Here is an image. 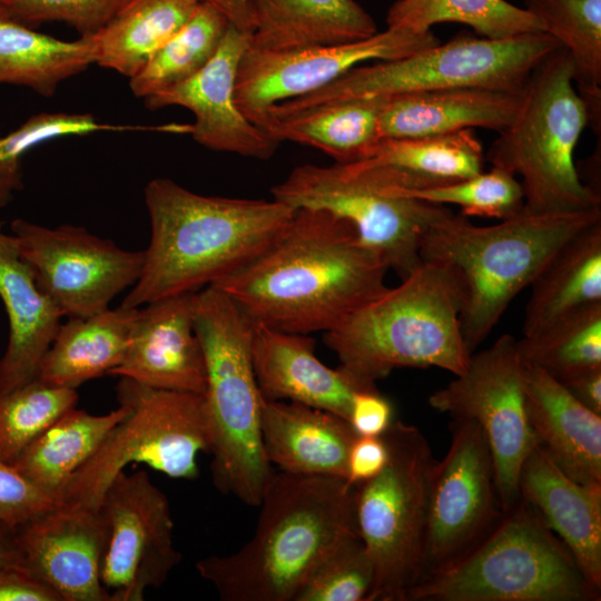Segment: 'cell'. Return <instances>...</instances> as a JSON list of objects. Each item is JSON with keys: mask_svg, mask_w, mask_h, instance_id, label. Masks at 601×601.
Returning a JSON list of instances; mask_svg holds the SVG:
<instances>
[{"mask_svg": "<svg viewBox=\"0 0 601 601\" xmlns=\"http://www.w3.org/2000/svg\"><path fill=\"white\" fill-rule=\"evenodd\" d=\"M599 220L601 207L556 213L523 209L499 224L476 226L450 210L428 226L421 258L455 275L462 293L461 332L470 354L554 252Z\"/></svg>", "mask_w": 601, "mask_h": 601, "instance_id": "277c9868", "label": "cell"}, {"mask_svg": "<svg viewBox=\"0 0 601 601\" xmlns=\"http://www.w3.org/2000/svg\"><path fill=\"white\" fill-rule=\"evenodd\" d=\"M522 372L518 339L503 334L490 347L472 353L466 368L428 397L434 410L473 420L482 428L503 513L520 499L521 467L536 443L526 416Z\"/></svg>", "mask_w": 601, "mask_h": 601, "instance_id": "4fadbf2b", "label": "cell"}, {"mask_svg": "<svg viewBox=\"0 0 601 601\" xmlns=\"http://www.w3.org/2000/svg\"><path fill=\"white\" fill-rule=\"evenodd\" d=\"M195 0H126L93 35L95 63L131 78L193 16Z\"/></svg>", "mask_w": 601, "mask_h": 601, "instance_id": "836d02e7", "label": "cell"}, {"mask_svg": "<svg viewBox=\"0 0 601 601\" xmlns=\"http://www.w3.org/2000/svg\"><path fill=\"white\" fill-rule=\"evenodd\" d=\"M530 286L523 336L573 311L601 303V220L562 244Z\"/></svg>", "mask_w": 601, "mask_h": 601, "instance_id": "f1b7e54d", "label": "cell"}, {"mask_svg": "<svg viewBox=\"0 0 601 601\" xmlns=\"http://www.w3.org/2000/svg\"><path fill=\"white\" fill-rule=\"evenodd\" d=\"M440 43L432 32L387 27L370 38L293 50L249 47L237 69L235 99L242 112L264 129L272 107L304 97L372 60L400 59Z\"/></svg>", "mask_w": 601, "mask_h": 601, "instance_id": "2e32d148", "label": "cell"}, {"mask_svg": "<svg viewBox=\"0 0 601 601\" xmlns=\"http://www.w3.org/2000/svg\"><path fill=\"white\" fill-rule=\"evenodd\" d=\"M451 432L450 447L432 471L422 579L467 552L503 513L482 428L454 418Z\"/></svg>", "mask_w": 601, "mask_h": 601, "instance_id": "e0dca14e", "label": "cell"}, {"mask_svg": "<svg viewBox=\"0 0 601 601\" xmlns=\"http://www.w3.org/2000/svg\"><path fill=\"white\" fill-rule=\"evenodd\" d=\"M128 127L99 122L90 114L40 112L0 137V207L22 187L21 159L31 148L60 137L83 136Z\"/></svg>", "mask_w": 601, "mask_h": 601, "instance_id": "60d3db41", "label": "cell"}, {"mask_svg": "<svg viewBox=\"0 0 601 601\" xmlns=\"http://www.w3.org/2000/svg\"><path fill=\"white\" fill-rule=\"evenodd\" d=\"M599 599L564 543L520 496L487 533L425 575L407 601H590Z\"/></svg>", "mask_w": 601, "mask_h": 601, "instance_id": "ba28073f", "label": "cell"}, {"mask_svg": "<svg viewBox=\"0 0 601 601\" xmlns=\"http://www.w3.org/2000/svg\"><path fill=\"white\" fill-rule=\"evenodd\" d=\"M402 188L363 159L297 166L272 188V195L295 209H322L347 220L361 242L402 280L423 264L421 243L428 226L450 211L444 205L407 196Z\"/></svg>", "mask_w": 601, "mask_h": 601, "instance_id": "8fae6325", "label": "cell"}, {"mask_svg": "<svg viewBox=\"0 0 601 601\" xmlns=\"http://www.w3.org/2000/svg\"><path fill=\"white\" fill-rule=\"evenodd\" d=\"M381 436L386 465L355 491L357 530L375 575L368 601H407L423 575L435 460L415 425L395 421Z\"/></svg>", "mask_w": 601, "mask_h": 601, "instance_id": "30bf717a", "label": "cell"}, {"mask_svg": "<svg viewBox=\"0 0 601 601\" xmlns=\"http://www.w3.org/2000/svg\"><path fill=\"white\" fill-rule=\"evenodd\" d=\"M544 32L568 51L573 83L583 98L590 124L600 128L601 0H524Z\"/></svg>", "mask_w": 601, "mask_h": 601, "instance_id": "e575fe53", "label": "cell"}, {"mask_svg": "<svg viewBox=\"0 0 601 601\" xmlns=\"http://www.w3.org/2000/svg\"><path fill=\"white\" fill-rule=\"evenodd\" d=\"M528 421L536 443L572 480L601 484V415L544 370L523 363Z\"/></svg>", "mask_w": 601, "mask_h": 601, "instance_id": "603a6c76", "label": "cell"}, {"mask_svg": "<svg viewBox=\"0 0 601 601\" xmlns=\"http://www.w3.org/2000/svg\"><path fill=\"white\" fill-rule=\"evenodd\" d=\"M0 601H61L45 582L22 565L0 569Z\"/></svg>", "mask_w": 601, "mask_h": 601, "instance_id": "7dc6e473", "label": "cell"}, {"mask_svg": "<svg viewBox=\"0 0 601 601\" xmlns=\"http://www.w3.org/2000/svg\"><path fill=\"white\" fill-rule=\"evenodd\" d=\"M0 298L9 322V339L0 358V393L36 378L39 364L63 317L39 288L20 257L11 234L0 223Z\"/></svg>", "mask_w": 601, "mask_h": 601, "instance_id": "484cf974", "label": "cell"}, {"mask_svg": "<svg viewBox=\"0 0 601 601\" xmlns=\"http://www.w3.org/2000/svg\"><path fill=\"white\" fill-rule=\"evenodd\" d=\"M77 401L76 390L37 378L0 393V461L10 463Z\"/></svg>", "mask_w": 601, "mask_h": 601, "instance_id": "f35d334b", "label": "cell"}, {"mask_svg": "<svg viewBox=\"0 0 601 601\" xmlns=\"http://www.w3.org/2000/svg\"><path fill=\"white\" fill-rule=\"evenodd\" d=\"M382 97H364L318 105L274 118L265 128L277 141L311 146L335 162L365 159L380 137Z\"/></svg>", "mask_w": 601, "mask_h": 601, "instance_id": "1f68e13d", "label": "cell"}, {"mask_svg": "<svg viewBox=\"0 0 601 601\" xmlns=\"http://www.w3.org/2000/svg\"><path fill=\"white\" fill-rule=\"evenodd\" d=\"M22 565L16 529L0 522V569Z\"/></svg>", "mask_w": 601, "mask_h": 601, "instance_id": "f907efd6", "label": "cell"}, {"mask_svg": "<svg viewBox=\"0 0 601 601\" xmlns=\"http://www.w3.org/2000/svg\"><path fill=\"white\" fill-rule=\"evenodd\" d=\"M519 490L568 548L588 582L600 590L601 484L572 480L535 443L522 464Z\"/></svg>", "mask_w": 601, "mask_h": 601, "instance_id": "7402d4cb", "label": "cell"}, {"mask_svg": "<svg viewBox=\"0 0 601 601\" xmlns=\"http://www.w3.org/2000/svg\"><path fill=\"white\" fill-rule=\"evenodd\" d=\"M59 503L11 464L0 461V522L17 530Z\"/></svg>", "mask_w": 601, "mask_h": 601, "instance_id": "ee69618b", "label": "cell"}, {"mask_svg": "<svg viewBox=\"0 0 601 601\" xmlns=\"http://www.w3.org/2000/svg\"><path fill=\"white\" fill-rule=\"evenodd\" d=\"M315 339L254 324L252 361L264 401H288L349 418L353 395L372 390L339 366L331 368L315 353Z\"/></svg>", "mask_w": 601, "mask_h": 601, "instance_id": "44dd1931", "label": "cell"}, {"mask_svg": "<svg viewBox=\"0 0 601 601\" xmlns=\"http://www.w3.org/2000/svg\"><path fill=\"white\" fill-rule=\"evenodd\" d=\"M562 47L546 32L504 39L460 36L410 56L359 65L332 83L270 108V119L318 105L452 88L522 91L533 69Z\"/></svg>", "mask_w": 601, "mask_h": 601, "instance_id": "9c48e42d", "label": "cell"}, {"mask_svg": "<svg viewBox=\"0 0 601 601\" xmlns=\"http://www.w3.org/2000/svg\"><path fill=\"white\" fill-rule=\"evenodd\" d=\"M193 311L206 365L203 396L213 483L257 508L275 472L262 443L264 400L252 361L254 323L214 285L194 294Z\"/></svg>", "mask_w": 601, "mask_h": 601, "instance_id": "5b68a950", "label": "cell"}, {"mask_svg": "<svg viewBox=\"0 0 601 601\" xmlns=\"http://www.w3.org/2000/svg\"><path fill=\"white\" fill-rule=\"evenodd\" d=\"M105 528L100 580L109 601H141L180 562L167 496L139 470L121 471L98 506Z\"/></svg>", "mask_w": 601, "mask_h": 601, "instance_id": "9a60e30c", "label": "cell"}, {"mask_svg": "<svg viewBox=\"0 0 601 601\" xmlns=\"http://www.w3.org/2000/svg\"><path fill=\"white\" fill-rule=\"evenodd\" d=\"M229 26L219 10L198 3L190 19L129 78L132 93L145 99L194 76L215 55Z\"/></svg>", "mask_w": 601, "mask_h": 601, "instance_id": "d590c367", "label": "cell"}, {"mask_svg": "<svg viewBox=\"0 0 601 601\" xmlns=\"http://www.w3.org/2000/svg\"><path fill=\"white\" fill-rule=\"evenodd\" d=\"M356 436L348 421L328 411L288 401L263 402V450L279 471L346 480Z\"/></svg>", "mask_w": 601, "mask_h": 601, "instance_id": "d4e9b609", "label": "cell"}, {"mask_svg": "<svg viewBox=\"0 0 601 601\" xmlns=\"http://www.w3.org/2000/svg\"><path fill=\"white\" fill-rule=\"evenodd\" d=\"M128 412L129 407L122 403H119L116 410L102 415L71 407L30 442L9 464L58 501L70 477L93 455Z\"/></svg>", "mask_w": 601, "mask_h": 601, "instance_id": "f546056e", "label": "cell"}, {"mask_svg": "<svg viewBox=\"0 0 601 601\" xmlns=\"http://www.w3.org/2000/svg\"><path fill=\"white\" fill-rule=\"evenodd\" d=\"M590 117L573 83V66L560 47L531 72L511 124L486 158L521 177L524 210L556 213L601 207L599 191L584 184L574 149Z\"/></svg>", "mask_w": 601, "mask_h": 601, "instance_id": "52a82bcc", "label": "cell"}, {"mask_svg": "<svg viewBox=\"0 0 601 601\" xmlns=\"http://www.w3.org/2000/svg\"><path fill=\"white\" fill-rule=\"evenodd\" d=\"M151 235L121 306L196 293L237 272L278 236L295 208L277 199L204 196L168 178L145 187Z\"/></svg>", "mask_w": 601, "mask_h": 601, "instance_id": "7a4b0ae2", "label": "cell"}, {"mask_svg": "<svg viewBox=\"0 0 601 601\" xmlns=\"http://www.w3.org/2000/svg\"><path fill=\"white\" fill-rule=\"evenodd\" d=\"M522 91L466 87L381 96L380 137L441 136L476 127L501 132L513 120Z\"/></svg>", "mask_w": 601, "mask_h": 601, "instance_id": "cb8c5ba5", "label": "cell"}, {"mask_svg": "<svg viewBox=\"0 0 601 601\" xmlns=\"http://www.w3.org/2000/svg\"><path fill=\"white\" fill-rule=\"evenodd\" d=\"M96 60L93 36L61 40L19 22L0 10V83L52 96L63 80Z\"/></svg>", "mask_w": 601, "mask_h": 601, "instance_id": "d6a6232c", "label": "cell"}, {"mask_svg": "<svg viewBox=\"0 0 601 601\" xmlns=\"http://www.w3.org/2000/svg\"><path fill=\"white\" fill-rule=\"evenodd\" d=\"M126 0H0L8 17L36 28L60 21L73 27L80 37L97 33Z\"/></svg>", "mask_w": 601, "mask_h": 601, "instance_id": "7bdbcfd3", "label": "cell"}, {"mask_svg": "<svg viewBox=\"0 0 601 601\" xmlns=\"http://www.w3.org/2000/svg\"><path fill=\"white\" fill-rule=\"evenodd\" d=\"M16 532L22 566L61 601H109L100 580L105 528L98 510L59 503Z\"/></svg>", "mask_w": 601, "mask_h": 601, "instance_id": "d6986e66", "label": "cell"}, {"mask_svg": "<svg viewBox=\"0 0 601 601\" xmlns=\"http://www.w3.org/2000/svg\"><path fill=\"white\" fill-rule=\"evenodd\" d=\"M219 10L236 29L253 33L254 17L249 0H195Z\"/></svg>", "mask_w": 601, "mask_h": 601, "instance_id": "681fc988", "label": "cell"}, {"mask_svg": "<svg viewBox=\"0 0 601 601\" xmlns=\"http://www.w3.org/2000/svg\"><path fill=\"white\" fill-rule=\"evenodd\" d=\"M194 294L139 307L124 358L109 374L151 388L204 394L206 365L194 326Z\"/></svg>", "mask_w": 601, "mask_h": 601, "instance_id": "ffe728a7", "label": "cell"}, {"mask_svg": "<svg viewBox=\"0 0 601 601\" xmlns=\"http://www.w3.org/2000/svg\"><path fill=\"white\" fill-rule=\"evenodd\" d=\"M250 46L293 50L359 41L375 35L376 22L356 0H249Z\"/></svg>", "mask_w": 601, "mask_h": 601, "instance_id": "4316f807", "label": "cell"}, {"mask_svg": "<svg viewBox=\"0 0 601 601\" xmlns=\"http://www.w3.org/2000/svg\"><path fill=\"white\" fill-rule=\"evenodd\" d=\"M403 193L424 201L461 208V215L497 218L513 217L524 209V195L520 180L510 171L492 166L466 179L444 186Z\"/></svg>", "mask_w": 601, "mask_h": 601, "instance_id": "ab89813d", "label": "cell"}, {"mask_svg": "<svg viewBox=\"0 0 601 601\" xmlns=\"http://www.w3.org/2000/svg\"><path fill=\"white\" fill-rule=\"evenodd\" d=\"M365 160L403 188L418 190L482 173L484 154L474 130L464 129L441 136L383 138Z\"/></svg>", "mask_w": 601, "mask_h": 601, "instance_id": "4dcf8cb0", "label": "cell"}, {"mask_svg": "<svg viewBox=\"0 0 601 601\" xmlns=\"http://www.w3.org/2000/svg\"><path fill=\"white\" fill-rule=\"evenodd\" d=\"M11 236L39 288L68 318L109 308L135 285L144 265V250L122 249L79 226L51 228L17 218Z\"/></svg>", "mask_w": 601, "mask_h": 601, "instance_id": "5bb4252c", "label": "cell"}, {"mask_svg": "<svg viewBox=\"0 0 601 601\" xmlns=\"http://www.w3.org/2000/svg\"><path fill=\"white\" fill-rule=\"evenodd\" d=\"M355 491L344 479L275 472L253 536L234 553L198 560V574L224 601H294L314 568L358 534Z\"/></svg>", "mask_w": 601, "mask_h": 601, "instance_id": "3957f363", "label": "cell"}, {"mask_svg": "<svg viewBox=\"0 0 601 601\" xmlns=\"http://www.w3.org/2000/svg\"><path fill=\"white\" fill-rule=\"evenodd\" d=\"M523 363L563 382L601 367V303L569 313L545 328L518 339Z\"/></svg>", "mask_w": 601, "mask_h": 601, "instance_id": "74e56055", "label": "cell"}, {"mask_svg": "<svg viewBox=\"0 0 601 601\" xmlns=\"http://www.w3.org/2000/svg\"><path fill=\"white\" fill-rule=\"evenodd\" d=\"M444 22L466 24L489 39L544 32L534 14L506 0H396L386 14L387 27L414 32Z\"/></svg>", "mask_w": 601, "mask_h": 601, "instance_id": "8d00e7d4", "label": "cell"}, {"mask_svg": "<svg viewBox=\"0 0 601 601\" xmlns=\"http://www.w3.org/2000/svg\"><path fill=\"white\" fill-rule=\"evenodd\" d=\"M393 407L377 388L354 393L348 422L359 436H381L393 422Z\"/></svg>", "mask_w": 601, "mask_h": 601, "instance_id": "f6af8a7d", "label": "cell"}, {"mask_svg": "<svg viewBox=\"0 0 601 601\" xmlns=\"http://www.w3.org/2000/svg\"><path fill=\"white\" fill-rule=\"evenodd\" d=\"M250 33L227 29L211 59L190 78L145 98L149 109L180 106L195 117L185 127L200 145L248 158H270L280 144L250 121L235 99L239 61L250 45Z\"/></svg>", "mask_w": 601, "mask_h": 601, "instance_id": "ac0fdd59", "label": "cell"}, {"mask_svg": "<svg viewBox=\"0 0 601 601\" xmlns=\"http://www.w3.org/2000/svg\"><path fill=\"white\" fill-rule=\"evenodd\" d=\"M116 392L129 412L70 477L60 503L98 510L111 481L131 463L173 479L198 476L197 456L208 453L203 394L151 388L126 377Z\"/></svg>", "mask_w": 601, "mask_h": 601, "instance_id": "7c38bea8", "label": "cell"}, {"mask_svg": "<svg viewBox=\"0 0 601 601\" xmlns=\"http://www.w3.org/2000/svg\"><path fill=\"white\" fill-rule=\"evenodd\" d=\"M462 293L446 267L423 263L324 334L339 367L366 386L402 367H439L454 375L467 366L460 324Z\"/></svg>", "mask_w": 601, "mask_h": 601, "instance_id": "8992f818", "label": "cell"}, {"mask_svg": "<svg viewBox=\"0 0 601 601\" xmlns=\"http://www.w3.org/2000/svg\"><path fill=\"white\" fill-rule=\"evenodd\" d=\"M561 383L577 401L601 415V367L583 372Z\"/></svg>", "mask_w": 601, "mask_h": 601, "instance_id": "c3c4849f", "label": "cell"}, {"mask_svg": "<svg viewBox=\"0 0 601 601\" xmlns=\"http://www.w3.org/2000/svg\"><path fill=\"white\" fill-rule=\"evenodd\" d=\"M387 272L351 223L297 208L260 255L214 286L256 325L325 334L384 293Z\"/></svg>", "mask_w": 601, "mask_h": 601, "instance_id": "6da1fadb", "label": "cell"}, {"mask_svg": "<svg viewBox=\"0 0 601 601\" xmlns=\"http://www.w3.org/2000/svg\"><path fill=\"white\" fill-rule=\"evenodd\" d=\"M374 566L359 535L335 546L311 572L294 601H368Z\"/></svg>", "mask_w": 601, "mask_h": 601, "instance_id": "b9f144b4", "label": "cell"}, {"mask_svg": "<svg viewBox=\"0 0 601 601\" xmlns=\"http://www.w3.org/2000/svg\"><path fill=\"white\" fill-rule=\"evenodd\" d=\"M138 308L119 306L61 323L42 357L36 378L76 390L109 374L126 353Z\"/></svg>", "mask_w": 601, "mask_h": 601, "instance_id": "83f0119b", "label": "cell"}, {"mask_svg": "<svg viewBox=\"0 0 601 601\" xmlns=\"http://www.w3.org/2000/svg\"><path fill=\"white\" fill-rule=\"evenodd\" d=\"M387 457V446L382 436L357 435L347 457V483L357 486L374 479L386 465Z\"/></svg>", "mask_w": 601, "mask_h": 601, "instance_id": "bcb514c9", "label": "cell"}]
</instances>
